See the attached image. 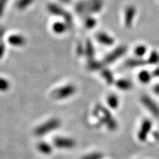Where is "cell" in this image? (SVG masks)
<instances>
[{
  "instance_id": "cell-1",
  "label": "cell",
  "mask_w": 159,
  "mask_h": 159,
  "mask_svg": "<svg viewBox=\"0 0 159 159\" xmlns=\"http://www.w3.org/2000/svg\"><path fill=\"white\" fill-rule=\"evenodd\" d=\"M94 115L97 119H99V122L105 125L109 130H116L118 128V125L113 115L103 105H98L95 107Z\"/></svg>"
},
{
  "instance_id": "cell-2",
  "label": "cell",
  "mask_w": 159,
  "mask_h": 159,
  "mask_svg": "<svg viewBox=\"0 0 159 159\" xmlns=\"http://www.w3.org/2000/svg\"><path fill=\"white\" fill-rule=\"evenodd\" d=\"M104 7L103 0H86L77 4L76 10L78 13L85 14H95L99 13Z\"/></svg>"
},
{
  "instance_id": "cell-3",
  "label": "cell",
  "mask_w": 159,
  "mask_h": 159,
  "mask_svg": "<svg viewBox=\"0 0 159 159\" xmlns=\"http://www.w3.org/2000/svg\"><path fill=\"white\" fill-rule=\"evenodd\" d=\"M60 125H61V122L58 119H52L38 127L35 130V134L38 136H42L43 135L55 130V129L59 128Z\"/></svg>"
},
{
  "instance_id": "cell-4",
  "label": "cell",
  "mask_w": 159,
  "mask_h": 159,
  "mask_svg": "<svg viewBox=\"0 0 159 159\" xmlns=\"http://www.w3.org/2000/svg\"><path fill=\"white\" fill-rule=\"evenodd\" d=\"M126 52L127 47L125 46H119L105 57L102 63L104 64H110V63H114L120 57H122L123 55H125Z\"/></svg>"
},
{
  "instance_id": "cell-5",
  "label": "cell",
  "mask_w": 159,
  "mask_h": 159,
  "mask_svg": "<svg viewBox=\"0 0 159 159\" xmlns=\"http://www.w3.org/2000/svg\"><path fill=\"white\" fill-rule=\"evenodd\" d=\"M141 102L145 108L150 111L151 114L159 118V105L150 97L143 95L141 97Z\"/></svg>"
},
{
  "instance_id": "cell-6",
  "label": "cell",
  "mask_w": 159,
  "mask_h": 159,
  "mask_svg": "<svg viewBox=\"0 0 159 159\" xmlns=\"http://www.w3.org/2000/svg\"><path fill=\"white\" fill-rule=\"evenodd\" d=\"M152 128V123L148 119L142 121L141 127L138 132V139L141 142H144L148 139L149 134H150Z\"/></svg>"
},
{
  "instance_id": "cell-7",
  "label": "cell",
  "mask_w": 159,
  "mask_h": 159,
  "mask_svg": "<svg viewBox=\"0 0 159 159\" xmlns=\"http://www.w3.org/2000/svg\"><path fill=\"white\" fill-rule=\"evenodd\" d=\"M136 15V8L134 5H128L125 10L123 22L126 28H130L134 25L135 16Z\"/></svg>"
},
{
  "instance_id": "cell-8",
  "label": "cell",
  "mask_w": 159,
  "mask_h": 159,
  "mask_svg": "<svg viewBox=\"0 0 159 159\" xmlns=\"http://www.w3.org/2000/svg\"><path fill=\"white\" fill-rule=\"evenodd\" d=\"M75 87L72 85H68L63 86L62 88L57 89V91H55L53 94V97L55 99H64L67 98V97H71V95L75 94Z\"/></svg>"
},
{
  "instance_id": "cell-9",
  "label": "cell",
  "mask_w": 159,
  "mask_h": 159,
  "mask_svg": "<svg viewBox=\"0 0 159 159\" xmlns=\"http://www.w3.org/2000/svg\"><path fill=\"white\" fill-rule=\"evenodd\" d=\"M54 144L60 149H71L76 145L74 139L66 137H57L54 139Z\"/></svg>"
},
{
  "instance_id": "cell-10",
  "label": "cell",
  "mask_w": 159,
  "mask_h": 159,
  "mask_svg": "<svg viewBox=\"0 0 159 159\" xmlns=\"http://www.w3.org/2000/svg\"><path fill=\"white\" fill-rule=\"evenodd\" d=\"M95 39L99 43L105 46H112L114 44V39L105 33H97L95 35Z\"/></svg>"
},
{
  "instance_id": "cell-11",
  "label": "cell",
  "mask_w": 159,
  "mask_h": 159,
  "mask_svg": "<svg viewBox=\"0 0 159 159\" xmlns=\"http://www.w3.org/2000/svg\"><path fill=\"white\" fill-rule=\"evenodd\" d=\"M147 63V61H144L142 58H130L125 63V66L128 68H137V67L143 66Z\"/></svg>"
},
{
  "instance_id": "cell-12",
  "label": "cell",
  "mask_w": 159,
  "mask_h": 159,
  "mask_svg": "<svg viewBox=\"0 0 159 159\" xmlns=\"http://www.w3.org/2000/svg\"><path fill=\"white\" fill-rule=\"evenodd\" d=\"M114 84L116 88L121 91H129L133 88L132 83L125 79H119L115 81Z\"/></svg>"
},
{
  "instance_id": "cell-13",
  "label": "cell",
  "mask_w": 159,
  "mask_h": 159,
  "mask_svg": "<svg viewBox=\"0 0 159 159\" xmlns=\"http://www.w3.org/2000/svg\"><path fill=\"white\" fill-rule=\"evenodd\" d=\"M100 71H101V75H102V78L104 79V80L106 82L107 84L111 85L113 84V83H114L115 80H114V75H113V73L111 72L110 70H108V69H101Z\"/></svg>"
},
{
  "instance_id": "cell-14",
  "label": "cell",
  "mask_w": 159,
  "mask_h": 159,
  "mask_svg": "<svg viewBox=\"0 0 159 159\" xmlns=\"http://www.w3.org/2000/svg\"><path fill=\"white\" fill-rule=\"evenodd\" d=\"M152 75L150 74V72L146 70H143L139 73L138 78L139 80L140 81L141 83H143V84H147V83H149V82L152 79Z\"/></svg>"
},
{
  "instance_id": "cell-15",
  "label": "cell",
  "mask_w": 159,
  "mask_h": 159,
  "mask_svg": "<svg viewBox=\"0 0 159 159\" xmlns=\"http://www.w3.org/2000/svg\"><path fill=\"white\" fill-rule=\"evenodd\" d=\"M107 103L108 106L112 109H116L119 107V97L115 94H111L107 97Z\"/></svg>"
},
{
  "instance_id": "cell-16",
  "label": "cell",
  "mask_w": 159,
  "mask_h": 159,
  "mask_svg": "<svg viewBox=\"0 0 159 159\" xmlns=\"http://www.w3.org/2000/svg\"><path fill=\"white\" fill-rule=\"evenodd\" d=\"M147 52H148V48H147L146 46L142 44L136 46L134 50V55H136V57H139V58H142L146 54Z\"/></svg>"
},
{
  "instance_id": "cell-17",
  "label": "cell",
  "mask_w": 159,
  "mask_h": 159,
  "mask_svg": "<svg viewBox=\"0 0 159 159\" xmlns=\"http://www.w3.org/2000/svg\"><path fill=\"white\" fill-rule=\"evenodd\" d=\"M38 149L41 153L48 155L50 154L52 152V147L49 145L48 143L46 142H40L39 144H38Z\"/></svg>"
},
{
  "instance_id": "cell-18",
  "label": "cell",
  "mask_w": 159,
  "mask_h": 159,
  "mask_svg": "<svg viewBox=\"0 0 159 159\" xmlns=\"http://www.w3.org/2000/svg\"><path fill=\"white\" fill-rule=\"evenodd\" d=\"M147 63L149 64H157L159 63V53L156 51L151 52L150 55H149Z\"/></svg>"
},
{
  "instance_id": "cell-19",
  "label": "cell",
  "mask_w": 159,
  "mask_h": 159,
  "mask_svg": "<svg viewBox=\"0 0 159 159\" xmlns=\"http://www.w3.org/2000/svg\"><path fill=\"white\" fill-rule=\"evenodd\" d=\"M103 66H104V63L98 62V61H92L91 62L89 63V68L90 70L93 71H97V70H101V69H103Z\"/></svg>"
},
{
  "instance_id": "cell-20",
  "label": "cell",
  "mask_w": 159,
  "mask_h": 159,
  "mask_svg": "<svg viewBox=\"0 0 159 159\" xmlns=\"http://www.w3.org/2000/svg\"><path fill=\"white\" fill-rule=\"evenodd\" d=\"M85 26L87 29H92L96 27L97 21L96 19L89 16L85 20Z\"/></svg>"
},
{
  "instance_id": "cell-21",
  "label": "cell",
  "mask_w": 159,
  "mask_h": 159,
  "mask_svg": "<svg viewBox=\"0 0 159 159\" xmlns=\"http://www.w3.org/2000/svg\"><path fill=\"white\" fill-rule=\"evenodd\" d=\"M103 157H104V155L102 152H94L86 155V156L83 157L82 159H102Z\"/></svg>"
},
{
  "instance_id": "cell-22",
  "label": "cell",
  "mask_w": 159,
  "mask_h": 159,
  "mask_svg": "<svg viewBox=\"0 0 159 159\" xmlns=\"http://www.w3.org/2000/svg\"><path fill=\"white\" fill-rule=\"evenodd\" d=\"M86 48H85V54H86L87 56L89 57V59H92L93 56L94 55V48H93V46L91 44V43L88 42L86 45Z\"/></svg>"
},
{
  "instance_id": "cell-23",
  "label": "cell",
  "mask_w": 159,
  "mask_h": 159,
  "mask_svg": "<svg viewBox=\"0 0 159 159\" xmlns=\"http://www.w3.org/2000/svg\"><path fill=\"white\" fill-rule=\"evenodd\" d=\"M152 75L155 77H159V67L156 68L153 71H152Z\"/></svg>"
},
{
  "instance_id": "cell-24",
  "label": "cell",
  "mask_w": 159,
  "mask_h": 159,
  "mask_svg": "<svg viewBox=\"0 0 159 159\" xmlns=\"http://www.w3.org/2000/svg\"><path fill=\"white\" fill-rule=\"evenodd\" d=\"M153 91H154L155 94L159 95V83L158 84L155 85L154 88H153Z\"/></svg>"
},
{
  "instance_id": "cell-25",
  "label": "cell",
  "mask_w": 159,
  "mask_h": 159,
  "mask_svg": "<svg viewBox=\"0 0 159 159\" xmlns=\"http://www.w3.org/2000/svg\"><path fill=\"white\" fill-rule=\"evenodd\" d=\"M153 137L157 141V142H159V133L158 132H154L153 133Z\"/></svg>"
}]
</instances>
